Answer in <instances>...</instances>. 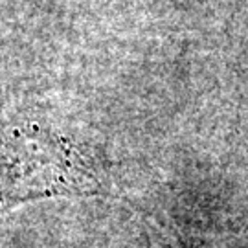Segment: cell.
I'll return each mask as SVG.
<instances>
[{
  "label": "cell",
  "instance_id": "6da1fadb",
  "mask_svg": "<svg viewBox=\"0 0 248 248\" xmlns=\"http://www.w3.org/2000/svg\"><path fill=\"white\" fill-rule=\"evenodd\" d=\"M101 191V178L78 143L39 122L0 125V213L20 204Z\"/></svg>",
  "mask_w": 248,
  "mask_h": 248
}]
</instances>
